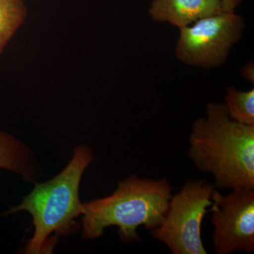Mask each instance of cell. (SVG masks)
Listing matches in <instances>:
<instances>
[{
  "label": "cell",
  "mask_w": 254,
  "mask_h": 254,
  "mask_svg": "<svg viewBox=\"0 0 254 254\" xmlns=\"http://www.w3.org/2000/svg\"><path fill=\"white\" fill-rule=\"evenodd\" d=\"M223 12H235L237 6L240 4L241 0H221Z\"/></svg>",
  "instance_id": "8fae6325"
},
{
  "label": "cell",
  "mask_w": 254,
  "mask_h": 254,
  "mask_svg": "<svg viewBox=\"0 0 254 254\" xmlns=\"http://www.w3.org/2000/svg\"><path fill=\"white\" fill-rule=\"evenodd\" d=\"M225 106L231 118L237 123L254 126V90L237 91L229 87L225 95Z\"/></svg>",
  "instance_id": "30bf717a"
},
{
  "label": "cell",
  "mask_w": 254,
  "mask_h": 254,
  "mask_svg": "<svg viewBox=\"0 0 254 254\" xmlns=\"http://www.w3.org/2000/svg\"><path fill=\"white\" fill-rule=\"evenodd\" d=\"M215 186L204 180H187L182 190L172 195L163 222L150 230L172 254H207L201 237L203 218L213 204Z\"/></svg>",
  "instance_id": "277c9868"
},
{
  "label": "cell",
  "mask_w": 254,
  "mask_h": 254,
  "mask_svg": "<svg viewBox=\"0 0 254 254\" xmlns=\"http://www.w3.org/2000/svg\"><path fill=\"white\" fill-rule=\"evenodd\" d=\"M189 144V158L213 175L215 188L254 190V126L234 120L225 103L207 105L206 118L192 125Z\"/></svg>",
  "instance_id": "7a4b0ae2"
},
{
  "label": "cell",
  "mask_w": 254,
  "mask_h": 254,
  "mask_svg": "<svg viewBox=\"0 0 254 254\" xmlns=\"http://www.w3.org/2000/svg\"><path fill=\"white\" fill-rule=\"evenodd\" d=\"M172 191L173 187L165 178L126 177L111 194L83 203L82 240L99 239L105 229L115 226L123 244L138 243L141 240L138 227L152 230L161 225Z\"/></svg>",
  "instance_id": "3957f363"
},
{
  "label": "cell",
  "mask_w": 254,
  "mask_h": 254,
  "mask_svg": "<svg viewBox=\"0 0 254 254\" xmlns=\"http://www.w3.org/2000/svg\"><path fill=\"white\" fill-rule=\"evenodd\" d=\"M222 12L221 0H153L149 9L154 21L168 22L179 28Z\"/></svg>",
  "instance_id": "52a82bcc"
},
{
  "label": "cell",
  "mask_w": 254,
  "mask_h": 254,
  "mask_svg": "<svg viewBox=\"0 0 254 254\" xmlns=\"http://www.w3.org/2000/svg\"><path fill=\"white\" fill-rule=\"evenodd\" d=\"M0 169L16 174L28 183H36L43 170L33 150L11 133L0 129Z\"/></svg>",
  "instance_id": "ba28073f"
},
{
  "label": "cell",
  "mask_w": 254,
  "mask_h": 254,
  "mask_svg": "<svg viewBox=\"0 0 254 254\" xmlns=\"http://www.w3.org/2000/svg\"><path fill=\"white\" fill-rule=\"evenodd\" d=\"M94 160V152L88 145H76L60 173L48 181L35 183L19 204L5 210L3 216L19 212L31 215L34 232L23 254H53L61 237L79 231L81 225L76 220L83 211L80 186L83 174Z\"/></svg>",
  "instance_id": "6da1fadb"
},
{
  "label": "cell",
  "mask_w": 254,
  "mask_h": 254,
  "mask_svg": "<svg viewBox=\"0 0 254 254\" xmlns=\"http://www.w3.org/2000/svg\"><path fill=\"white\" fill-rule=\"evenodd\" d=\"M212 243L217 254L254 251V190L239 188L222 195L215 188L212 195Z\"/></svg>",
  "instance_id": "8992f818"
},
{
  "label": "cell",
  "mask_w": 254,
  "mask_h": 254,
  "mask_svg": "<svg viewBox=\"0 0 254 254\" xmlns=\"http://www.w3.org/2000/svg\"><path fill=\"white\" fill-rule=\"evenodd\" d=\"M194 23L180 28L175 53L182 63L207 68L224 63L245 28L243 19L235 12H222Z\"/></svg>",
  "instance_id": "5b68a950"
},
{
  "label": "cell",
  "mask_w": 254,
  "mask_h": 254,
  "mask_svg": "<svg viewBox=\"0 0 254 254\" xmlns=\"http://www.w3.org/2000/svg\"><path fill=\"white\" fill-rule=\"evenodd\" d=\"M242 75L249 81H254V64L249 63L242 69Z\"/></svg>",
  "instance_id": "7c38bea8"
},
{
  "label": "cell",
  "mask_w": 254,
  "mask_h": 254,
  "mask_svg": "<svg viewBox=\"0 0 254 254\" xmlns=\"http://www.w3.org/2000/svg\"><path fill=\"white\" fill-rule=\"evenodd\" d=\"M26 17L22 0H0V55Z\"/></svg>",
  "instance_id": "9c48e42d"
}]
</instances>
